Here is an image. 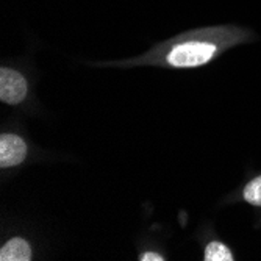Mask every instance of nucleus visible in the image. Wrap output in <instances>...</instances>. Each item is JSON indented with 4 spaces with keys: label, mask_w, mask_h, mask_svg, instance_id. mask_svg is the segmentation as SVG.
I'll return each mask as SVG.
<instances>
[{
    "label": "nucleus",
    "mask_w": 261,
    "mask_h": 261,
    "mask_svg": "<svg viewBox=\"0 0 261 261\" xmlns=\"http://www.w3.org/2000/svg\"><path fill=\"white\" fill-rule=\"evenodd\" d=\"M218 52V42L202 35L175 42L166 54L172 67H199L206 64Z\"/></svg>",
    "instance_id": "1"
},
{
    "label": "nucleus",
    "mask_w": 261,
    "mask_h": 261,
    "mask_svg": "<svg viewBox=\"0 0 261 261\" xmlns=\"http://www.w3.org/2000/svg\"><path fill=\"white\" fill-rule=\"evenodd\" d=\"M27 96V82L13 69H0V100L8 105H17Z\"/></svg>",
    "instance_id": "2"
},
{
    "label": "nucleus",
    "mask_w": 261,
    "mask_h": 261,
    "mask_svg": "<svg viewBox=\"0 0 261 261\" xmlns=\"http://www.w3.org/2000/svg\"><path fill=\"white\" fill-rule=\"evenodd\" d=\"M27 156V144L20 136L5 133L0 136V168H13Z\"/></svg>",
    "instance_id": "3"
},
{
    "label": "nucleus",
    "mask_w": 261,
    "mask_h": 261,
    "mask_svg": "<svg viewBox=\"0 0 261 261\" xmlns=\"http://www.w3.org/2000/svg\"><path fill=\"white\" fill-rule=\"evenodd\" d=\"M0 259L2 261H30L32 259V247L22 238L10 240L0 250Z\"/></svg>",
    "instance_id": "4"
},
{
    "label": "nucleus",
    "mask_w": 261,
    "mask_h": 261,
    "mask_svg": "<svg viewBox=\"0 0 261 261\" xmlns=\"http://www.w3.org/2000/svg\"><path fill=\"white\" fill-rule=\"evenodd\" d=\"M205 261H233V253L230 252V249L222 244V243H210L205 249V255H203Z\"/></svg>",
    "instance_id": "5"
},
{
    "label": "nucleus",
    "mask_w": 261,
    "mask_h": 261,
    "mask_svg": "<svg viewBox=\"0 0 261 261\" xmlns=\"http://www.w3.org/2000/svg\"><path fill=\"white\" fill-rule=\"evenodd\" d=\"M244 199L255 206H261V175L253 178L244 188Z\"/></svg>",
    "instance_id": "6"
},
{
    "label": "nucleus",
    "mask_w": 261,
    "mask_h": 261,
    "mask_svg": "<svg viewBox=\"0 0 261 261\" xmlns=\"http://www.w3.org/2000/svg\"><path fill=\"white\" fill-rule=\"evenodd\" d=\"M141 261H163L164 258L160 255V253H155V252H146L139 256Z\"/></svg>",
    "instance_id": "7"
}]
</instances>
